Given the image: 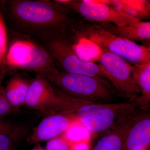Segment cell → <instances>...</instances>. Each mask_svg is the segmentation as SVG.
Returning a JSON list of instances; mask_svg holds the SVG:
<instances>
[{
  "mask_svg": "<svg viewBox=\"0 0 150 150\" xmlns=\"http://www.w3.org/2000/svg\"><path fill=\"white\" fill-rule=\"evenodd\" d=\"M68 150H91L88 141L87 140L71 142Z\"/></svg>",
  "mask_w": 150,
  "mask_h": 150,
  "instance_id": "22",
  "label": "cell"
},
{
  "mask_svg": "<svg viewBox=\"0 0 150 150\" xmlns=\"http://www.w3.org/2000/svg\"><path fill=\"white\" fill-rule=\"evenodd\" d=\"M7 50L6 28L4 16L0 11V78L3 79L6 71V57Z\"/></svg>",
  "mask_w": 150,
  "mask_h": 150,
  "instance_id": "17",
  "label": "cell"
},
{
  "mask_svg": "<svg viewBox=\"0 0 150 150\" xmlns=\"http://www.w3.org/2000/svg\"><path fill=\"white\" fill-rule=\"evenodd\" d=\"M27 138L30 144L48 141L64 134L78 123L74 117L65 112H56L45 115Z\"/></svg>",
  "mask_w": 150,
  "mask_h": 150,
  "instance_id": "10",
  "label": "cell"
},
{
  "mask_svg": "<svg viewBox=\"0 0 150 150\" xmlns=\"http://www.w3.org/2000/svg\"><path fill=\"white\" fill-rule=\"evenodd\" d=\"M146 110L126 135L121 150H145L150 144V113Z\"/></svg>",
  "mask_w": 150,
  "mask_h": 150,
  "instance_id": "12",
  "label": "cell"
},
{
  "mask_svg": "<svg viewBox=\"0 0 150 150\" xmlns=\"http://www.w3.org/2000/svg\"><path fill=\"white\" fill-rule=\"evenodd\" d=\"M24 105L44 115L61 112L56 88L43 76L37 75L30 81Z\"/></svg>",
  "mask_w": 150,
  "mask_h": 150,
  "instance_id": "9",
  "label": "cell"
},
{
  "mask_svg": "<svg viewBox=\"0 0 150 150\" xmlns=\"http://www.w3.org/2000/svg\"><path fill=\"white\" fill-rule=\"evenodd\" d=\"M30 82L19 75H16L8 81L4 88L7 99L12 106L18 111L24 105Z\"/></svg>",
  "mask_w": 150,
  "mask_h": 150,
  "instance_id": "16",
  "label": "cell"
},
{
  "mask_svg": "<svg viewBox=\"0 0 150 150\" xmlns=\"http://www.w3.org/2000/svg\"><path fill=\"white\" fill-rule=\"evenodd\" d=\"M134 18L150 19V3L148 1H99Z\"/></svg>",
  "mask_w": 150,
  "mask_h": 150,
  "instance_id": "15",
  "label": "cell"
},
{
  "mask_svg": "<svg viewBox=\"0 0 150 150\" xmlns=\"http://www.w3.org/2000/svg\"><path fill=\"white\" fill-rule=\"evenodd\" d=\"M56 89L61 112L72 115L78 123L95 134L104 133L119 118L139 108L136 101L130 100L118 103H100L76 98Z\"/></svg>",
  "mask_w": 150,
  "mask_h": 150,
  "instance_id": "2",
  "label": "cell"
},
{
  "mask_svg": "<svg viewBox=\"0 0 150 150\" xmlns=\"http://www.w3.org/2000/svg\"><path fill=\"white\" fill-rule=\"evenodd\" d=\"M42 76L60 91L76 98L105 103L121 97L107 79L59 70Z\"/></svg>",
  "mask_w": 150,
  "mask_h": 150,
  "instance_id": "4",
  "label": "cell"
},
{
  "mask_svg": "<svg viewBox=\"0 0 150 150\" xmlns=\"http://www.w3.org/2000/svg\"><path fill=\"white\" fill-rule=\"evenodd\" d=\"M131 71L141 92L137 103L139 107L142 110H148L150 100V63L134 64L131 66Z\"/></svg>",
  "mask_w": 150,
  "mask_h": 150,
  "instance_id": "14",
  "label": "cell"
},
{
  "mask_svg": "<svg viewBox=\"0 0 150 150\" xmlns=\"http://www.w3.org/2000/svg\"><path fill=\"white\" fill-rule=\"evenodd\" d=\"M70 38L69 32H62L41 40L56 67L66 73L107 79L100 65L79 57Z\"/></svg>",
  "mask_w": 150,
  "mask_h": 150,
  "instance_id": "5",
  "label": "cell"
},
{
  "mask_svg": "<svg viewBox=\"0 0 150 150\" xmlns=\"http://www.w3.org/2000/svg\"><path fill=\"white\" fill-rule=\"evenodd\" d=\"M0 118V135L13 134L24 131L21 126L16 123Z\"/></svg>",
  "mask_w": 150,
  "mask_h": 150,
  "instance_id": "21",
  "label": "cell"
},
{
  "mask_svg": "<svg viewBox=\"0 0 150 150\" xmlns=\"http://www.w3.org/2000/svg\"><path fill=\"white\" fill-rule=\"evenodd\" d=\"M6 67V69L27 70L42 76L58 71L46 48L26 39L12 42L7 52Z\"/></svg>",
  "mask_w": 150,
  "mask_h": 150,
  "instance_id": "6",
  "label": "cell"
},
{
  "mask_svg": "<svg viewBox=\"0 0 150 150\" xmlns=\"http://www.w3.org/2000/svg\"><path fill=\"white\" fill-rule=\"evenodd\" d=\"M30 150H46L40 147V146H37L35 148H33L32 149Z\"/></svg>",
  "mask_w": 150,
  "mask_h": 150,
  "instance_id": "23",
  "label": "cell"
},
{
  "mask_svg": "<svg viewBox=\"0 0 150 150\" xmlns=\"http://www.w3.org/2000/svg\"><path fill=\"white\" fill-rule=\"evenodd\" d=\"M57 3L70 11L80 15L85 20L97 23H108L123 26L135 23L139 20L123 13L99 1L57 0Z\"/></svg>",
  "mask_w": 150,
  "mask_h": 150,
  "instance_id": "8",
  "label": "cell"
},
{
  "mask_svg": "<svg viewBox=\"0 0 150 150\" xmlns=\"http://www.w3.org/2000/svg\"><path fill=\"white\" fill-rule=\"evenodd\" d=\"M145 111L137 108L119 118L101 134L93 150H121L129 129Z\"/></svg>",
  "mask_w": 150,
  "mask_h": 150,
  "instance_id": "11",
  "label": "cell"
},
{
  "mask_svg": "<svg viewBox=\"0 0 150 150\" xmlns=\"http://www.w3.org/2000/svg\"><path fill=\"white\" fill-rule=\"evenodd\" d=\"M100 50L98 60L105 77L121 97L138 103L141 92L133 78L131 65L120 56Z\"/></svg>",
  "mask_w": 150,
  "mask_h": 150,
  "instance_id": "7",
  "label": "cell"
},
{
  "mask_svg": "<svg viewBox=\"0 0 150 150\" xmlns=\"http://www.w3.org/2000/svg\"><path fill=\"white\" fill-rule=\"evenodd\" d=\"M105 30L112 35L131 41H150V22L143 21L123 26L108 23H98Z\"/></svg>",
  "mask_w": 150,
  "mask_h": 150,
  "instance_id": "13",
  "label": "cell"
},
{
  "mask_svg": "<svg viewBox=\"0 0 150 150\" xmlns=\"http://www.w3.org/2000/svg\"><path fill=\"white\" fill-rule=\"evenodd\" d=\"M71 142L66 134L48 140L46 145V150H68Z\"/></svg>",
  "mask_w": 150,
  "mask_h": 150,
  "instance_id": "19",
  "label": "cell"
},
{
  "mask_svg": "<svg viewBox=\"0 0 150 150\" xmlns=\"http://www.w3.org/2000/svg\"><path fill=\"white\" fill-rule=\"evenodd\" d=\"M6 5L15 28L41 40L59 33L72 31L75 26L70 11L56 1L10 0Z\"/></svg>",
  "mask_w": 150,
  "mask_h": 150,
  "instance_id": "1",
  "label": "cell"
},
{
  "mask_svg": "<svg viewBox=\"0 0 150 150\" xmlns=\"http://www.w3.org/2000/svg\"><path fill=\"white\" fill-rule=\"evenodd\" d=\"M23 132L0 135V150H16V144Z\"/></svg>",
  "mask_w": 150,
  "mask_h": 150,
  "instance_id": "18",
  "label": "cell"
},
{
  "mask_svg": "<svg viewBox=\"0 0 150 150\" xmlns=\"http://www.w3.org/2000/svg\"><path fill=\"white\" fill-rule=\"evenodd\" d=\"M73 32L76 39L87 40L135 64L150 63V47L112 35L98 23L86 20L76 22Z\"/></svg>",
  "mask_w": 150,
  "mask_h": 150,
  "instance_id": "3",
  "label": "cell"
},
{
  "mask_svg": "<svg viewBox=\"0 0 150 150\" xmlns=\"http://www.w3.org/2000/svg\"><path fill=\"white\" fill-rule=\"evenodd\" d=\"M3 79L0 78V118L17 112L10 104L6 97L4 87L2 85Z\"/></svg>",
  "mask_w": 150,
  "mask_h": 150,
  "instance_id": "20",
  "label": "cell"
}]
</instances>
